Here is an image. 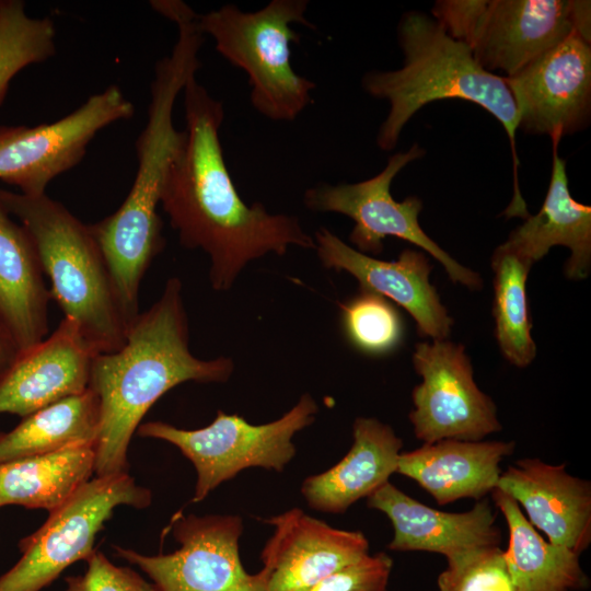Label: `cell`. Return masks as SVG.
<instances>
[{
    "label": "cell",
    "instance_id": "obj_24",
    "mask_svg": "<svg viewBox=\"0 0 591 591\" xmlns=\"http://www.w3.org/2000/svg\"><path fill=\"white\" fill-rule=\"evenodd\" d=\"M95 472V444H77L0 465V508L61 507Z\"/></svg>",
    "mask_w": 591,
    "mask_h": 591
},
{
    "label": "cell",
    "instance_id": "obj_17",
    "mask_svg": "<svg viewBox=\"0 0 591 591\" xmlns=\"http://www.w3.org/2000/svg\"><path fill=\"white\" fill-rule=\"evenodd\" d=\"M522 506L547 542L578 555L591 543V483L565 464L522 459L501 472L497 487Z\"/></svg>",
    "mask_w": 591,
    "mask_h": 591
},
{
    "label": "cell",
    "instance_id": "obj_28",
    "mask_svg": "<svg viewBox=\"0 0 591 591\" xmlns=\"http://www.w3.org/2000/svg\"><path fill=\"white\" fill-rule=\"evenodd\" d=\"M339 309L345 336L362 354L383 356L401 345L402 316L395 304L384 297L359 289Z\"/></svg>",
    "mask_w": 591,
    "mask_h": 591
},
{
    "label": "cell",
    "instance_id": "obj_15",
    "mask_svg": "<svg viewBox=\"0 0 591 591\" xmlns=\"http://www.w3.org/2000/svg\"><path fill=\"white\" fill-rule=\"evenodd\" d=\"M274 534L260 554L266 591H302L369 554L360 531L331 526L299 508L264 519Z\"/></svg>",
    "mask_w": 591,
    "mask_h": 591
},
{
    "label": "cell",
    "instance_id": "obj_4",
    "mask_svg": "<svg viewBox=\"0 0 591 591\" xmlns=\"http://www.w3.org/2000/svg\"><path fill=\"white\" fill-rule=\"evenodd\" d=\"M0 204L30 233L48 276L50 297L74 322L97 354L118 350L128 324L115 297L89 224L46 194L28 196L0 189Z\"/></svg>",
    "mask_w": 591,
    "mask_h": 591
},
{
    "label": "cell",
    "instance_id": "obj_32",
    "mask_svg": "<svg viewBox=\"0 0 591 591\" xmlns=\"http://www.w3.org/2000/svg\"><path fill=\"white\" fill-rule=\"evenodd\" d=\"M18 352L0 332V375L10 366Z\"/></svg>",
    "mask_w": 591,
    "mask_h": 591
},
{
    "label": "cell",
    "instance_id": "obj_18",
    "mask_svg": "<svg viewBox=\"0 0 591 591\" xmlns=\"http://www.w3.org/2000/svg\"><path fill=\"white\" fill-rule=\"evenodd\" d=\"M367 506L391 520L394 532L389 544L391 551L431 552L448 557L501 542L496 512L486 499L468 511L447 512L419 502L387 482L367 498Z\"/></svg>",
    "mask_w": 591,
    "mask_h": 591
},
{
    "label": "cell",
    "instance_id": "obj_21",
    "mask_svg": "<svg viewBox=\"0 0 591 591\" xmlns=\"http://www.w3.org/2000/svg\"><path fill=\"white\" fill-rule=\"evenodd\" d=\"M50 298L30 233L0 204V332L18 354L46 338Z\"/></svg>",
    "mask_w": 591,
    "mask_h": 591
},
{
    "label": "cell",
    "instance_id": "obj_2",
    "mask_svg": "<svg viewBox=\"0 0 591 591\" xmlns=\"http://www.w3.org/2000/svg\"><path fill=\"white\" fill-rule=\"evenodd\" d=\"M234 367L229 357L204 360L192 354L183 286L170 278L160 299L128 326L125 344L93 359L89 389L100 408L96 477L128 473L130 440L162 395L189 381L225 383Z\"/></svg>",
    "mask_w": 591,
    "mask_h": 591
},
{
    "label": "cell",
    "instance_id": "obj_16",
    "mask_svg": "<svg viewBox=\"0 0 591 591\" xmlns=\"http://www.w3.org/2000/svg\"><path fill=\"white\" fill-rule=\"evenodd\" d=\"M97 352L63 317L54 333L15 356L0 375V414L22 418L89 389Z\"/></svg>",
    "mask_w": 591,
    "mask_h": 591
},
{
    "label": "cell",
    "instance_id": "obj_10",
    "mask_svg": "<svg viewBox=\"0 0 591 591\" xmlns=\"http://www.w3.org/2000/svg\"><path fill=\"white\" fill-rule=\"evenodd\" d=\"M171 531L179 547L169 554L143 555L114 546L116 555L138 566L157 591H266L259 573L241 561L243 520L233 514H176Z\"/></svg>",
    "mask_w": 591,
    "mask_h": 591
},
{
    "label": "cell",
    "instance_id": "obj_20",
    "mask_svg": "<svg viewBox=\"0 0 591 591\" xmlns=\"http://www.w3.org/2000/svg\"><path fill=\"white\" fill-rule=\"evenodd\" d=\"M352 437L350 450L338 463L303 480L301 494L312 509L345 513L396 473L403 441L390 425L376 418L358 417L352 425Z\"/></svg>",
    "mask_w": 591,
    "mask_h": 591
},
{
    "label": "cell",
    "instance_id": "obj_8",
    "mask_svg": "<svg viewBox=\"0 0 591 591\" xmlns=\"http://www.w3.org/2000/svg\"><path fill=\"white\" fill-rule=\"evenodd\" d=\"M151 501V491L128 473L90 479L20 541L22 556L0 576V591H40L95 552V537L117 507L144 509Z\"/></svg>",
    "mask_w": 591,
    "mask_h": 591
},
{
    "label": "cell",
    "instance_id": "obj_23",
    "mask_svg": "<svg viewBox=\"0 0 591 591\" xmlns=\"http://www.w3.org/2000/svg\"><path fill=\"white\" fill-rule=\"evenodd\" d=\"M509 530L503 551L513 591H576L589 579L578 554L544 540L524 517L520 506L498 488L491 491Z\"/></svg>",
    "mask_w": 591,
    "mask_h": 591
},
{
    "label": "cell",
    "instance_id": "obj_7",
    "mask_svg": "<svg viewBox=\"0 0 591 591\" xmlns=\"http://www.w3.org/2000/svg\"><path fill=\"white\" fill-rule=\"evenodd\" d=\"M577 0H439L436 19L485 70L510 77L576 33Z\"/></svg>",
    "mask_w": 591,
    "mask_h": 591
},
{
    "label": "cell",
    "instance_id": "obj_31",
    "mask_svg": "<svg viewBox=\"0 0 591 591\" xmlns=\"http://www.w3.org/2000/svg\"><path fill=\"white\" fill-rule=\"evenodd\" d=\"M85 561L83 575L65 579L66 591H157L153 583L128 567L113 564L102 552L95 549Z\"/></svg>",
    "mask_w": 591,
    "mask_h": 591
},
{
    "label": "cell",
    "instance_id": "obj_6",
    "mask_svg": "<svg viewBox=\"0 0 591 591\" xmlns=\"http://www.w3.org/2000/svg\"><path fill=\"white\" fill-rule=\"evenodd\" d=\"M318 413L315 399L304 393L280 418L262 425L250 424L236 414L218 410L211 424L187 430L163 421L138 427L140 437L175 445L197 474L193 502L202 501L220 484L248 467L282 472L296 455L294 434L309 427Z\"/></svg>",
    "mask_w": 591,
    "mask_h": 591
},
{
    "label": "cell",
    "instance_id": "obj_11",
    "mask_svg": "<svg viewBox=\"0 0 591 591\" xmlns=\"http://www.w3.org/2000/svg\"><path fill=\"white\" fill-rule=\"evenodd\" d=\"M134 114L132 103L117 85H111L54 123L0 126V179L21 194L43 195L56 176L83 159L99 131Z\"/></svg>",
    "mask_w": 591,
    "mask_h": 591
},
{
    "label": "cell",
    "instance_id": "obj_14",
    "mask_svg": "<svg viewBox=\"0 0 591 591\" xmlns=\"http://www.w3.org/2000/svg\"><path fill=\"white\" fill-rule=\"evenodd\" d=\"M313 239L325 268L346 271L359 282V289L402 306L414 318L421 337H450L454 321L430 283L433 266L426 253L405 248L396 259L381 260L357 251L324 227L315 231Z\"/></svg>",
    "mask_w": 591,
    "mask_h": 591
},
{
    "label": "cell",
    "instance_id": "obj_9",
    "mask_svg": "<svg viewBox=\"0 0 591 591\" xmlns=\"http://www.w3.org/2000/svg\"><path fill=\"white\" fill-rule=\"evenodd\" d=\"M425 153L415 143L406 151L392 154L385 167L373 177L354 184L318 183L304 192L303 204L312 211L335 212L350 218L355 225L349 242L363 254H381L384 239L395 236L430 254L454 283L479 290L483 288L480 275L461 265L421 229L419 215L422 200L408 196L396 201L391 194V184L396 175Z\"/></svg>",
    "mask_w": 591,
    "mask_h": 591
},
{
    "label": "cell",
    "instance_id": "obj_27",
    "mask_svg": "<svg viewBox=\"0 0 591 591\" xmlns=\"http://www.w3.org/2000/svg\"><path fill=\"white\" fill-rule=\"evenodd\" d=\"M55 38L51 19L31 18L21 0H0V104L21 70L55 55Z\"/></svg>",
    "mask_w": 591,
    "mask_h": 591
},
{
    "label": "cell",
    "instance_id": "obj_3",
    "mask_svg": "<svg viewBox=\"0 0 591 591\" xmlns=\"http://www.w3.org/2000/svg\"><path fill=\"white\" fill-rule=\"evenodd\" d=\"M397 38L404 55L403 66L367 72L361 82L368 94L390 105L378 131V147L383 151L394 149L405 125L429 103L442 100L475 103L500 121L508 135L514 163L511 204L522 205L515 149L518 114L505 78L482 68L465 44L452 38L436 19L424 12L404 13Z\"/></svg>",
    "mask_w": 591,
    "mask_h": 591
},
{
    "label": "cell",
    "instance_id": "obj_5",
    "mask_svg": "<svg viewBox=\"0 0 591 591\" xmlns=\"http://www.w3.org/2000/svg\"><path fill=\"white\" fill-rule=\"evenodd\" d=\"M308 7V0H273L254 12L224 4L197 15L216 50L247 74L254 109L274 121H292L313 102L315 83L298 74L290 60V44L301 38L291 24L315 28Z\"/></svg>",
    "mask_w": 591,
    "mask_h": 591
},
{
    "label": "cell",
    "instance_id": "obj_29",
    "mask_svg": "<svg viewBox=\"0 0 591 591\" xmlns=\"http://www.w3.org/2000/svg\"><path fill=\"white\" fill-rule=\"evenodd\" d=\"M438 577V591H513L505 553L499 545L452 554Z\"/></svg>",
    "mask_w": 591,
    "mask_h": 591
},
{
    "label": "cell",
    "instance_id": "obj_1",
    "mask_svg": "<svg viewBox=\"0 0 591 591\" xmlns=\"http://www.w3.org/2000/svg\"><path fill=\"white\" fill-rule=\"evenodd\" d=\"M183 92L186 139L167 172L160 205L181 244L209 256L211 287L231 289L250 263L268 254L281 256L294 246L314 250L298 217L271 213L240 196L220 142L222 102L196 77Z\"/></svg>",
    "mask_w": 591,
    "mask_h": 591
},
{
    "label": "cell",
    "instance_id": "obj_30",
    "mask_svg": "<svg viewBox=\"0 0 591 591\" xmlns=\"http://www.w3.org/2000/svg\"><path fill=\"white\" fill-rule=\"evenodd\" d=\"M392 567L389 554H368L302 591H387Z\"/></svg>",
    "mask_w": 591,
    "mask_h": 591
},
{
    "label": "cell",
    "instance_id": "obj_22",
    "mask_svg": "<svg viewBox=\"0 0 591 591\" xmlns=\"http://www.w3.org/2000/svg\"><path fill=\"white\" fill-rule=\"evenodd\" d=\"M553 141V166L546 197L534 216L513 229L506 246L533 264L553 246L570 250L565 275L571 280L588 278L591 270V207L576 201L569 190L566 162Z\"/></svg>",
    "mask_w": 591,
    "mask_h": 591
},
{
    "label": "cell",
    "instance_id": "obj_13",
    "mask_svg": "<svg viewBox=\"0 0 591 591\" xmlns=\"http://www.w3.org/2000/svg\"><path fill=\"white\" fill-rule=\"evenodd\" d=\"M518 129L558 140L584 129L591 115V46L576 33L510 77Z\"/></svg>",
    "mask_w": 591,
    "mask_h": 591
},
{
    "label": "cell",
    "instance_id": "obj_12",
    "mask_svg": "<svg viewBox=\"0 0 591 591\" xmlns=\"http://www.w3.org/2000/svg\"><path fill=\"white\" fill-rule=\"evenodd\" d=\"M421 382L413 389L409 421L424 443L479 441L501 430L497 407L477 386L465 347L449 339L421 341L413 354Z\"/></svg>",
    "mask_w": 591,
    "mask_h": 591
},
{
    "label": "cell",
    "instance_id": "obj_25",
    "mask_svg": "<svg viewBox=\"0 0 591 591\" xmlns=\"http://www.w3.org/2000/svg\"><path fill=\"white\" fill-rule=\"evenodd\" d=\"M99 425V401L92 390L66 397L0 432V465L77 444H95Z\"/></svg>",
    "mask_w": 591,
    "mask_h": 591
},
{
    "label": "cell",
    "instance_id": "obj_26",
    "mask_svg": "<svg viewBox=\"0 0 591 591\" xmlns=\"http://www.w3.org/2000/svg\"><path fill=\"white\" fill-rule=\"evenodd\" d=\"M495 336L507 361L525 368L536 357L531 335L532 322L526 294V280L532 262L503 243L493 253Z\"/></svg>",
    "mask_w": 591,
    "mask_h": 591
},
{
    "label": "cell",
    "instance_id": "obj_19",
    "mask_svg": "<svg viewBox=\"0 0 591 591\" xmlns=\"http://www.w3.org/2000/svg\"><path fill=\"white\" fill-rule=\"evenodd\" d=\"M514 448L513 441L443 439L401 452L396 473L415 480L440 506L480 500L497 487L500 463Z\"/></svg>",
    "mask_w": 591,
    "mask_h": 591
}]
</instances>
